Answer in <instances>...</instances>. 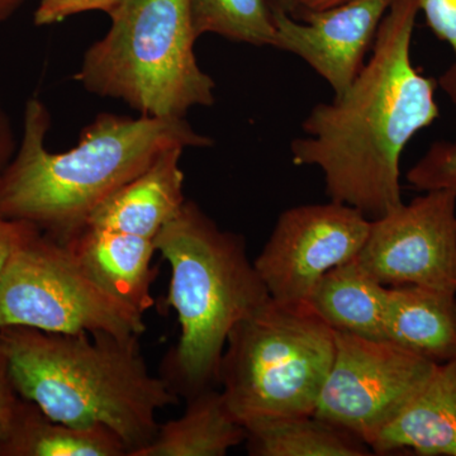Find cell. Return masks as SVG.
<instances>
[{
  "label": "cell",
  "mask_w": 456,
  "mask_h": 456,
  "mask_svg": "<svg viewBox=\"0 0 456 456\" xmlns=\"http://www.w3.org/2000/svg\"><path fill=\"white\" fill-rule=\"evenodd\" d=\"M335 331L307 303L270 298L228 335L218 382L244 428L312 415L334 362Z\"/></svg>",
  "instance_id": "obj_6"
},
{
  "label": "cell",
  "mask_w": 456,
  "mask_h": 456,
  "mask_svg": "<svg viewBox=\"0 0 456 456\" xmlns=\"http://www.w3.org/2000/svg\"><path fill=\"white\" fill-rule=\"evenodd\" d=\"M126 0H40L33 20L36 26H51L66 18L90 11L106 12L108 16L121 7Z\"/></svg>",
  "instance_id": "obj_22"
},
{
  "label": "cell",
  "mask_w": 456,
  "mask_h": 456,
  "mask_svg": "<svg viewBox=\"0 0 456 456\" xmlns=\"http://www.w3.org/2000/svg\"><path fill=\"white\" fill-rule=\"evenodd\" d=\"M270 3H272V5H275V7L283 9L284 12H287L288 14L294 18H298L299 16L298 0H270Z\"/></svg>",
  "instance_id": "obj_30"
},
{
  "label": "cell",
  "mask_w": 456,
  "mask_h": 456,
  "mask_svg": "<svg viewBox=\"0 0 456 456\" xmlns=\"http://www.w3.org/2000/svg\"><path fill=\"white\" fill-rule=\"evenodd\" d=\"M171 270L167 303L178 314L179 340L161 362L171 391L187 401L218 388L231 330L269 301L244 237L222 230L191 200L154 239Z\"/></svg>",
  "instance_id": "obj_4"
},
{
  "label": "cell",
  "mask_w": 456,
  "mask_h": 456,
  "mask_svg": "<svg viewBox=\"0 0 456 456\" xmlns=\"http://www.w3.org/2000/svg\"><path fill=\"white\" fill-rule=\"evenodd\" d=\"M0 351L20 397L55 421L110 428L128 456L154 440L159 411L180 401L163 378L150 373L137 335L7 326L0 327Z\"/></svg>",
  "instance_id": "obj_3"
},
{
  "label": "cell",
  "mask_w": 456,
  "mask_h": 456,
  "mask_svg": "<svg viewBox=\"0 0 456 456\" xmlns=\"http://www.w3.org/2000/svg\"><path fill=\"white\" fill-rule=\"evenodd\" d=\"M393 2L346 0L334 7L303 12L298 20L272 5L273 47L307 62L338 97L364 68L365 57Z\"/></svg>",
  "instance_id": "obj_11"
},
{
  "label": "cell",
  "mask_w": 456,
  "mask_h": 456,
  "mask_svg": "<svg viewBox=\"0 0 456 456\" xmlns=\"http://www.w3.org/2000/svg\"><path fill=\"white\" fill-rule=\"evenodd\" d=\"M374 455L456 456V359L437 365L419 395L370 444Z\"/></svg>",
  "instance_id": "obj_14"
},
{
  "label": "cell",
  "mask_w": 456,
  "mask_h": 456,
  "mask_svg": "<svg viewBox=\"0 0 456 456\" xmlns=\"http://www.w3.org/2000/svg\"><path fill=\"white\" fill-rule=\"evenodd\" d=\"M246 431V449L251 456L374 455L367 443L314 413L270 419Z\"/></svg>",
  "instance_id": "obj_19"
},
{
  "label": "cell",
  "mask_w": 456,
  "mask_h": 456,
  "mask_svg": "<svg viewBox=\"0 0 456 456\" xmlns=\"http://www.w3.org/2000/svg\"><path fill=\"white\" fill-rule=\"evenodd\" d=\"M16 154L13 131L7 114L0 107V175Z\"/></svg>",
  "instance_id": "obj_26"
},
{
  "label": "cell",
  "mask_w": 456,
  "mask_h": 456,
  "mask_svg": "<svg viewBox=\"0 0 456 456\" xmlns=\"http://www.w3.org/2000/svg\"><path fill=\"white\" fill-rule=\"evenodd\" d=\"M370 224L364 213L335 200L281 213L254 260L270 298L307 303L327 272L356 259Z\"/></svg>",
  "instance_id": "obj_9"
},
{
  "label": "cell",
  "mask_w": 456,
  "mask_h": 456,
  "mask_svg": "<svg viewBox=\"0 0 456 456\" xmlns=\"http://www.w3.org/2000/svg\"><path fill=\"white\" fill-rule=\"evenodd\" d=\"M419 191H449L456 194V141H437L407 173Z\"/></svg>",
  "instance_id": "obj_21"
},
{
  "label": "cell",
  "mask_w": 456,
  "mask_h": 456,
  "mask_svg": "<svg viewBox=\"0 0 456 456\" xmlns=\"http://www.w3.org/2000/svg\"><path fill=\"white\" fill-rule=\"evenodd\" d=\"M61 244L110 296L143 314L154 305V240L86 226Z\"/></svg>",
  "instance_id": "obj_12"
},
{
  "label": "cell",
  "mask_w": 456,
  "mask_h": 456,
  "mask_svg": "<svg viewBox=\"0 0 456 456\" xmlns=\"http://www.w3.org/2000/svg\"><path fill=\"white\" fill-rule=\"evenodd\" d=\"M424 193L371 220L355 261L386 287L419 285L456 293V194Z\"/></svg>",
  "instance_id": "obj_10"
},
{
  "label": "cell",
  "mask_w": 456,
  "mask_h": 456,
  "mask_svg": "<svg viewBox=\"0 0 456 456\" xmlns=\"http://www.w3.org/2000/svg\"><path fill=\"white\" fill-rule=\"evenodd\" d=\"M184 149L167 150L139 175L99 204L86 226L154 240L165 224L182 211L184 173L180 160Z\"/></svg>",
  "instance_id": "obj_13"
},
{
  "label": "cell",
  "mask_w": 456,
  "mask_h": 456,
  "mask_svg": "<svg viewBox=\"0 0 456 456\" xmlns=\"http://www.w3.org/2000/svg\"><path fill=\"white\" fill-rule=\"evenodd\" d=\"M141 336L145 314L104 292L65 245L28 228L0 277V327Z\"/></svg>",
  "instance_id": "obj_7"
},
{
  "label": "cell",
  "mask_w": 456,
  "mask_h": 456,
  "mask_svg": "<svg viewBox=\"0 0 456 456\" xmlns=\"http://www.w3.org/2000/svg\"><path fill=\"white\" fill-rule=\"evenodd\" d=\"M437 86L446 93L456 112V61L441 74Z\"/></svg>",
  "instance_id": "obj_27"
},
{
  "label": "cell",
  "mask_w": 456,
  "mask_h": 456,
  "mask_svg": "<svg viewBox=\"0 0 456 456\" xmlns=\"http://www.w3.org/2000/svg\"><path fill=\"white\" fill-rule=\"evenodd\" d=\"M2 456H128V449L104 426L55 421L22 397Z\"/></svg>",
  "instance_id": "obj_18"
},
{
  "label": "cell",
  "mask_w": 456,
  "mask_h": 456,
  "mask_svg": "<svg viewBox=\"0 0 456 456\" xmlns=\"http://www.w3.org/2000/svg\"><path fill=\"white\" fill-rule=\"evenodd\" d=\"M50 127L44 102L28 99L20 145L0 175V216L59 242L79 232L99 204L167 150L213 146L185 118L102 113L73 149L51 152Z\"/></svg>",
  "instance_id": "obj_2"
},
{
  "label": "cell",
  "mask_w": 456,
  "mask_h": 456,
  "mask_svg": "<svg viewBox=\"0 0 456 456\" xmlns=\"http://www.w3.org/2000/svg\"><path fill=\"white\" fill-rule=\"evenodd\" d=\"M196 37L213 33L230 41L272 46L275 23L268 0H187Z\"/></svg>",
  "instance_id": "obj_20"
},
{
  "label": "cell",
  "mask_w": 456,
  "mask_h": 456,
  "mask_svg": "<svg viewBox=\"0 0 456 456\" xmlns=\"http://www.w3.org/2000/svg\"><path fill=\"white\" fill-rule=\"evenodd\" d=\"M185 403L184 413L159 424L154 440L134 456H224L245 443L248 431L231 412L222 391L206 389Z\"/></svg>",
  "instance_id": "obj_17"
},
{
  "label": "cell",
  "mask_w": 456,
  "mask_h": 456,
  "mask_svg": "<svg viewBox=\"0 0 456 456\" xmlns=\"http://www.w3.org/2000/svg\"><path fill=\"white\" fill-rule=\"evenodd\" d=\"M386 340L435 364L456 359V293L419 285L388 287Z\"/></svg>",
  "instance_id": "obj_15"
},
{
  "label": "cell",
  "mask_w": 456,
  "mask_h": 456,
  "mask_svg": "<svg viewBox=\"0 0 456 456\" xmlns=\"http://www.w3.org/2000/svg\"><path fill=\"white\" fill-rule=\"evenodd\" d=\"M419 0H395L371 53L346 92L312 108L305 137L290 145L297 167L322 173L330 200L377 220L403 203L401 156L440 117L437 82L411 59Z\"/></svg>",
  "instance_id": "obj_1"
},
{
  "label": "cell",
  "mask_w": 456,
  "mask_h": 456,
  "mask_svg": "<svg viewBox=\"0 0 456 456\" xmlns=\"http://www.w3.org/2000/svg\"><path fill=\"white\" fill-rule=\"evenodd\" d=\"M86 50L75 80L119 99L141 116L185 118L216 102V83L198 64L187 0H126Z\"/></svg>",
  "instance_id": "obj_5"
},
{
  "label": "cell",
  "mask_w": 456,
  "mask_h": 456,
  "mask_svg": "<svg viewBox=\"0 0 456 456\" xmlns=\"http://www.w3.org/2000/svg\"><path fill=\"white\" fill-rule=\"evenodd\" d=\"M31 226L26 222L7 220L0 216V277L12 251Z\"/></svg>",
  "instance_id": "obj_25"
},
{
  "label": "cell",
  "mask_w": 456,
  "mask_h": 456,
  "mask_svg": "<svg viewBox=\"0 0 456 456\" xmlns=\"http://www.w3.org/2000/svg\"><path fill=\"white\" fill-rule=\"evenodd\" d=\"M334 362L314 415L369 446L424 388L437 364L388 340L335 332Z\"/></svg>",
  "instance_id": "obj_8"
},
{
  "label": "cell",
  "mask_w": 456,
  "mask_h": 456,
  "mask_svg": "<svg viewBox=\"0 0 456 456\" xmlns=\"http://www.w3.org/2000/svg\"><path fill=\"white\" fill-rule=\"evenodd\" d=\"M419 7L431 31L450 45L456 56V0H419Z\"/></svg>",
  "instance_id": "obj_23"
},
{
  "label": "cell",
  "mask_w": 456,
  "mask_h": 456,
  "mask_svg": "<svg viewBox=\"0 0 456 456\" xmlns=\"http://www.w3.org/2000/svg\"><path fill=\"white\" fill-rule=\"evenodd\" d=\"M23 2L25 0H0V23L13 16Z\"/></svg>",
  "instance_id": "obj_29"
},
{
  "label": "cell",
  "mask_w": 456,
  "mask_h": 456,
  "mask_svg": "<svg viewBox=\"0 0 456 456\" xmlns=\"http://www.w3.org/2000/svg\"><path fill=\"white\" fill-rule=\"evenodd\" d=\"M342 2H346V0H298L299 16L303 12L320 11V9L334 7Z\"/></svg>",
  "instance_id": "obj_28"
},
{
  "label": "cell",
  "mask_w": 456,
  "mask_h": 456,
  "mask_svg": "<svg viewBox=\"0 0 456 456\" xmlns=\"http://www.w3.org/2000/svg\"><path fill=\"white\" fill-rule=\"evenodd\" d=\"M20 402L22 397L12 379L8 360L0 351V456L13 428Z\"/></svg>",
  "instance_id": "obj_24"
},
{
  "label": "cell",
  "mask_w": 456,
  "mask_h": 456,
  "mask_svg": "<svg viewBox=\"0 0 456 456\" xmlns=\"http://www.w3.org/2000/svg\"><path fill=\"white\" fill-rule=\"evenodd\" d=\"M387 293L388 287L354 259L327 272L312 289L307 305L335 332L386 340Z\"/></svg>",
  "instance_id": "obj_16"
}]
</instances>
